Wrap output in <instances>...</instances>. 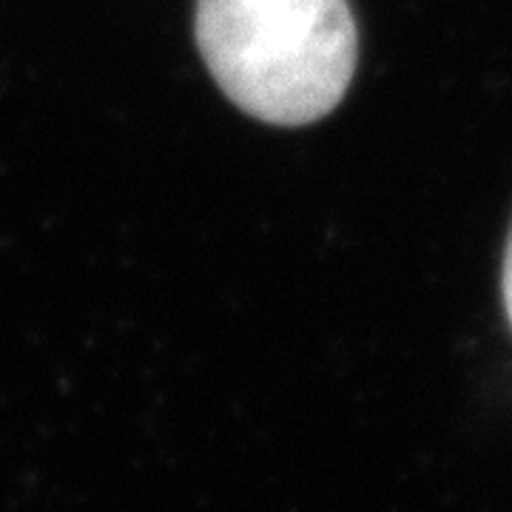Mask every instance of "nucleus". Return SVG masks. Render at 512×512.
I'll return each mask as SVG.
<instances>
[{
  "mask_svg": "<svg viewBox=\"0 0 512 512\" xmlns=\"http://www.w3.org/2000/svg\"><path fill=\"white\" fill-rule=\"evenodd\" d=\"M194 29L225 97L271 126L322 120L353 80L348 0H197Z\"/></svg>",
  "mask_w": 512,
  "mask_h": 512,
  "instance_id": "obj_1",
  "label": "nucleus"
},
{
  "mask_svg": "<svg viewBox=\"0 0 512 512\" xmlns=\"http://www.w3.org/2000/svg\"><path fill=\"white\" fill-rule=\"evenodd\" d=\"M501 288H504V308H507V316H510V325H512V231H510V242H507V256H504Z\"/></svg>",
  "mask_w": 512,
  "mask_h": 512,
  "instance_id": "obj_2",
  "label": "nucleus"
}]
</instances>
